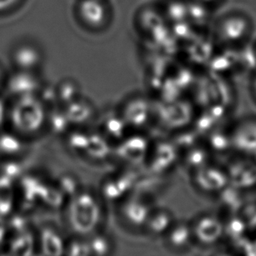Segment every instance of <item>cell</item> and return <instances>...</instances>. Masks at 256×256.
Masks as SVG:
<instances>
[{
  "label": "cell",
  "instance_id": "1",
  "mask_svg": "<svg viewBox=\"0 0 256 256\" xmlns=\"http://www.w3.org/2000/svg\"><path fill=\"white\" fill-rule=\"evenodd\" d=\"M101 196L81 187L64 205L65 219L74 235L87 237L100 229L103 220Z\"/></svg>",
  "mask_w": 256,
  "mask_h": 256
},
{
  "label": "cell",
  "instance_id": "2",
  "mask_svg": "<svg viewBox=\"0 0 256 256\" xmlns=\"http://www.w3.org/2000/svg\"><path fill=\"white\" fill-rule=\"evenodd\" d=\"M47 111L38 94H31L14 97L7 116L13 131L28 138L36 136L46 127Z\"/></svg>",
  "mask_w": 256,
  "mask_h": 256
},
{
  "label": "cell",
  "instance_id": "3",
  "mask_svg": "<svg viewBox=\"0 0 256 256\" xmlns=\"http://www.w3.org/2000/svg\"><path fill=\"white\" fill-rule=\"evenodd\" d=\"M254 29L252 19L242 11L223 14L214 26L215 41L226 48H236L251 38Z\"/></svg>",
  "mask_w": 256,
  "mask_h": 256
},
{
  "label": "cell",
  "instance_id": "4",
  "mask_svg": "<svg viewBox=\"0 0 256 256\" xmlns=\"http://www.w3.org/2000/svg\"><path fill=\"white\" fill-rule=\"evenodd\" d=\"M74 9L78 22L90 31H101L109 25L112 10L107 0H77Z\"/></svg>",
  "mask_w": 256,
  "mask_h": 256
},
{
  "label": "cell",
  "instance_id": "5",
  "mask_svg": "<svg viewBox=\"0 0 256 256\" xmlns=\"http://www.w3.org/2000/svg\"><path fill=\"white\" fill-rule=\"evenodd\" d=\"M151 143L141 134H127L113 146L115 158L126 165H139L146 161Z\"/></svg>",
  "mask_w": 256,
  "mask_h": 256
},
{
  "label": "cell",
  "instance_id": "6",
  "mask_svg": "<svg viewBox=\"0 0 256 256\" xmlns=\"http://www.w3.org/2000/svg\"><path fill=\"white\" fill-rule=\"evenodd\" d=\"M153 208L150 200L139 193H129L119 204V217L128 227L142 229Z\"/></svg>",
  "mask_w": 256,
  "mask_h": 256
},
{
  "label": "cell",
  "instance_id": "7",
  "mask_svg": "<svg viewBox=\"0 0 256 256\" xmlns=\"http://www.w3.org/2000/svg\"><path fill=\"white\" fill-rule=\"evenodd\" d=\"M194 242L201 246H211L219 242L224 235L223 219L213 213H201L192 221Z\"/></svg>",
  "mask_w": 256,
  "mask_h": 256
},
{
  "label": "cell",
  "instance_id": "8",
  "mask_svg": "<svg viewBox=\"0 0 256 256\" xmlns=\"http://www.w3.org/2000/svg\"><path fill=\"white\" fill-rule=\"evenodd\" d=\"M232 148L237 154L252 156L256 152V117L247 116L228 129Z\"/></svg>",
  "mask_w": 256,
  "mask_h": 256
},
{
  "label": "cell",
  "instance_id": "9",
  "mask_svg": "<svg viewBox=\"0 0 256 256\" xmlns=\"http://www.w3.org/2000/svg\"><path fill=\"white\" fill-rule=\"evenodd\" d=\"M180 152L172 140H160L151 144L146 163L149 170L160 175L170 171L177 163Z\"/></svg>",
  "mask_w": 256,
  "mask_h": 256
},
{
  "label": "cell",
  "instance_id": "10",
  "mask_svg": "<svg viewBox=\"0 0 256 256\" xmlns=\"http://www.w3.org/2000/svg\"><path fill=\"white\" fill-rule=\"evenodd\" d=\"M238 155L225 168L229 184L241 191L251 189L256 185V162L252 156Z\"/></svg>",
  "mask_w": 256,
  "mask_h": 256
},
{
  "label": "cell",
  "instance_id": "11",
  "mask_svg": "<svg viewBox=\"0 0 256 256\" xmlns=\"http://www.w3.org/2000/svg\"><path fill=\"white\" fill-rule=\"evenodd\" d=\"M191 175L193 185L204 194H217L229 184L225 169L211 163L194 170Z\"/></svg>",
  "mask_w": 256,
  "mask_h": 256
},
{
  "label": "cell",
  "instance_id": "12",
  "mask_svg": "<svg viewBox=\"0 0 256 256\" xmlns=\"http://www.w3.org/2000/svg\"><path fill=\"white\" fill-rule=\"evenodd\" d=\"M11 62L14 69L39 72L44 61L42 49L32 41L17 43L11 51Z\"/></svg>",
  "mask_w": 256,
  "mask_h": 256
},
{
  "label": "cell",
  "instance_id": "13",
  "mask_svg": "<svg viewBox=\"0 0 256 256\" xmlns=\"http://www.w3.org/2000/svg\"><path fill=\"white\" fill-rule=\"evenodd\" d=\"M44 83L39 72L17 69H15L5 81L6 90L13 98L23 95L38 94Z\"/></svg>",
  "mask_w": 256,
  "mask_h": 256
},
{
  "label": "cell",
  "instance_id": "14",
  "mask_svg": "<svg viewBox=\"0 0 256 256\" xmlns=\"http://www.w3.org/2000/svg\"><path fill=\"white\" fill-rule=\"evenodd\" d=\"M152 106L143 96H133L123 104L120 114L129 128H141L146 125L152 116Z\"/></svg>",
  "mask_w": 256,
  "mask_h": 256
},
{
  "label": "cell",
  "instance_id": "15",
  "mask_svg": "<svg viewBox=\"0 0 256 256\" xmlns=\"http://www.w3.org/2000/svg\"><path fill=\"white\" fill-rule=\"evenodd\" d=\"M193 107L187 101H175L166 103L160 110V121L170 129H183L193 119Z\"/></svg>",
  "mask_w": 256,
  "mask_h": 256
},
{
  "label": "cell",
  "instance_id": "16",
  "mask_svg": "<svg viewBox=\"0 0 256 256\" xmlns=\"http://www.w3.org/2000/svg\"><path fill=\"white\" fill-rule=\"evenodd\" d=\"M128 172L109 175L101 184L100 196L107 201H121L133 189L135 179Z\"/></svg>",
  "mask_w": 256,
  "mask_h": 256
},
{
  "label": "cell",
  "instance_id": "17",
  "mask_svg": "<svg viewBox=\"0 0 256 256\" xmlns=\"http://www.w3.org/2000/svg\"><path fill=\"white\" fill-rule=\"evenodd\" d=\"M37 248L46 256H59L65 252L66 240L61 231L54 224H44L38 231Z\"/></svg>",
  "mask_w": 256,
  "mask_h": 256
},
{
  "label": "cell",
  "instance_id": "18",
  "mask_svg": "<svg viewBox=\"0 0 256 256\" xmlns=\"http://www.w3.org/2000/svg\"><path fill=\"white\" fill-rule=\"evenodd\" d=\"M163 237L166 246L171 250L182 251L188 248L194 242L191 221L175 219Z\"/></svg>",
  "mask_w": 256,
  "mask_h": 256
},
{
  "label": "cell",
  "instance_id": "19",
  "mask_svg": "<svg viewBox=\"0 0 256 256\" xmlns=\"http://www.w3.org/2000/svg\"><path fill=\"white\" fill-rule=\"evenodd\" d=\"M11 237H7V244L10 254L14 255H33L37 248V235L31 227L10 232Z\"/></svg>",
  "mask_w": 256,
  "mask_h": 256
},
{
  "label": "cell",
  "instance_id": "20",
  "mask_svg": "<svg viewBox=\"0 0 256 256\" xmlns=\"http://www.w3.org/2000/svg\"><path fill=\"white\" fill-rule=\"evenodd\" d=\"M70 121L75 126H83L93 118L95 109L93 104L86 98L80 96L61 106Z\"/></svg>",
  "mask_w": 256,
  "mask_h": 256
},
{
  "label": "cell",
  "instance_id": "21",
  "mask_svg": "<svg viewBox=\"0 0 256 256\" xmlns=\"http://www.w3.org/2000/svg\"><path fill=\"white\" fill-rule=\"evenodd\" d=\"M112 155V143L98 130L89 131L88 142L83 156L93 162H101L105 161Z\"/></svg>",
  "mask_w": 256,
  "mask_h": 256
},
{
  "label": "cell",
  "instance_id": "22",
  "mask_svg": "<svg viewBox=\"0 0 256 256\" xmlns=\"http://www.w3.org/2000/svg\"><path fill=\"white\" fill-rule=\"evenodd\" d=\"M175 218L172 212L164 207H153L143 230L151 237H163Z\"/></svg>",
  "mask_w": 256,
  "mask_h": 256
},
{
  "label": "cell",
  "instance_id": "23",
  "mask_svg": "<svg viewBox=\"0 0 256 256\" xmlns=\"http://www.w3.org/2000/svg\"><path fill=\"white\" fill-rule=\"evenodd\" d=\"M45 179L34 174H24L17 180L22 203L31 206L40 202Z\"/></svg>",
  "mask_w": 256,
  "mask_h": 256
},
{
  "label": "cell",
  "instance_id": "24",
  "mask_svg": "<svg viewBox=\"0 0 256 256\" xmlns=\"http://www.w3.org/2000/svg\"><path fill=\"white\" fill-rule=\"evenodd\" d=\"M128 124L120 113H110L105 115L101 120L98 131L102 133L111 143H117L128 134Z\"/></svg>",
  "mask_w": 256,
  "mask_h": 256
},
{
  "label": "cell",
  "instance_id": "25",
  "mask_svg": "<svg viewBox=\"0 0 256 256\" xmlns=\"http://www.w3.org/2000/svg\"><path fill=\"white\" fill-rule=\"evenodd\" d=\"M28 150V145L25 137L13 132L0 133V156L8 159H17L25 154Z\"/></svg>",
  "mask_w": 256,
  "mask_h": 256
},
{
  "label": "cell",
  "instance_id": "26",
  "mask_svg": "<svg viewBox=\"0 0 256 256\" xmlns=\"http://www.w3.org/2000/svg\"><path fill=\"white\" fill-rule=\"evenodd\" d=\"M66 201L67 197L60 189L57 181L46 180L40 197V202L50 209H58L59 207L64 206Z\"/></svg>",
  "mask_w": 256,
  "mask_h": 256
},
{
  "label": "cell",
  "instance_id": "27",
  "mask_svg": "<svg viewBox=\"0 0 256 256\" xmlns=\"http://www.w3.org/2000/svg\"><path fill=\"white\" fill-rule=\"evenodd\" d=\"M90 254L94 256L110 255L114 251V241L105 232L97 230L87 236Z\"/></svg>",
  "mask_w": 256,
  "mask_h": 256
},
{
  "label": "cell",
  "instance_id": "28",
  "mask_svg": "<svg viewBox=\"0 0 256 256\" xmlns=\"http://www.w3.org/2000/svg\"><path fill=\"white\" fill-rule=\"evenodd\" d=\"M46 127L57 135H65L72 127L63 108L60 105L48 108Z\"/></svg>",
  "mask_w": 256,
  "mask_h": 256
},
{
  "label": "cell",
  "instance_id": "29",
  "mask_svg": "<svg viewBox=\"0 0 256 256\" xmlns=\"http://www.w3.org/2000/svg\"><path fill=\"white\" fill-rule=\"evenodd\" d=\"M88 130H85L82 126L71 127L64 135V141L67 149L77 155L83 156L85 148L88 142Z\"/></svg>",
  "mask_w": 256,
  "mask_h": 256
},
{
  "label": "cell",
  "instance_id": "30",
  "mask_svg": "<svg viewBox=\"0 0 256 256\" xmlns=\"http://www.w3.org/2000/svg\"><path fill=\"white\" fill-rule=\"evenodd\" d=\"M209 157H210L209 149L206 146L204 147L199 144H196L186 149L184 157L182 158V162L186 167V169L193 172L194 170L209 163Z\"/></svg>",
  "mask_w": 256,
  "mask_h": 256
},
{
  "label": "cell",
  "instance_id": "31",
  "mask_svg": "<svg viewBox=\"0 0 256 256\" xmlns=\"http://www.w3.org/2000/svg\"><path fill=\"white\" fill-rule=\"evenodd\" d=\"M210 153H216L220 155H225L233 151L232 142L229 130H213L209 133L208 144L206 146Z\"/></svg>",
  "mask_w": 256,
  "mask_h": 256
},
{
  "label": "cell",
  "instance_id": "32",
  "mask_svg": "<svg viewBox=\"0 0 256 256\" xmlns=\"http://www.w3.org/2000/svg\"><path fill=\"white\" fill-rule=\"evenodd\" d=\"M56 94L60 106L81 96V87L78 82L72 78L62 79L56 85Z\"/></svg>",
  "mask_w": 256,
  "mask_h": 256
},
{
  "label": "cell",
  "instance_id": "33",
  "mask_svg": "<svg viewBox=\"0 0 256 256\" xmlns=\"http://www.w3.org/2000/svg\"><path fill=\"white\" fill-rule=\"evenodd\" d=\"M223 238H228L229 241L243 237L248 229L245 221L237 213L228 215V217L223 221Z\"/></svg>",
  "mask_w": 256,
  "mask_h": 256
},
{
  "label": "cell",
  "instance_id": "34",
  "mask_svg": "<svg viewBox=\"0 0 256 256\" xmlns=\"http://www.w3.org/2000/svg\"><path fill=\"white\" fill-rule=\"evenodd\" d=\"M64 254L70 256H88L90 254L87 237L74 235L69 240H66Z\"/></svg>",
  "mask_w": 256,
  "mask_h": 256
},
{
  "label": "cell",
  "instance_id": "35",
  "mask_svg": "<svg viewBox=\"0 0 256 256\" xmlns=\"http://www.w3.org/2000/svg\"><path fill=\"white\" fill-rule=\"evenodd\" d=\"M56 181L67 199L74 195L82 187L79 183L78 178L71 173H65L60 175V177Z\"/></svg>",
  "mask_w": 256,
  "mask_h": 256
},
{
  "label": "cell",
  "instance_id": "36",
  "mask_svg": "<svg viewBox=\"0 0 256 256\" xmlns=\"http://www.w3.org/2000/svg\"><path fill=\"white\" fill-rule=\"evenodd\" d=\"M23 0H0V15L7 14L17 8Z\"/></svg>",
  "mask_w": 256,
  "mask_h": 256
},
{
  "label": "cell",
  "instance_id": "37",
  "mask_svg": "<svg viewBox=\"0 0 256 256\" xmlns=\"http://www.w3.org/2000/svg\"><path fill=\"white\" fill-rule=\"evenodd\" d=\"M249 93L252 101L256 105V70L249 75Z\"/></svg>",
  "mask_w": 256,
  "mask_h": 256
},
{
  "label": "cell",
  "instance_id": "38",
  "mask_svg": "<svg viewBox=\"0 0 256 256\" xmlns=\"http://www.w3.org/2000/svg\"><path fill=\"white\" fill-rule=\"evenodd\" d=\"M8 237V227L7 222H5L4 217L0 216V248L4 246Z\"/></svg>",
  "mask_w": 256,
  "mask_h": 256
},
{
  "label": "cell",
  "instance_id": "39",
  "mask_svg": "<svg viewBox=\"0 0 256 256\" xmlns=\"http://www.w3.org/2000/svg\"><path fill=\"white\" fill-rule=\"evenodd\" d=\"M6 116H7V108H6L3 100L0 98V127L2 126L3 122L5 121Z\"/></svg>",
  "mask_w": 256,
  "mask_h": 256
},
{
  "label": "cell",
  "instance_id": "40",
  "mask_svg": "<svg viewBox=\"0 0 256 256\" xmlns=\"http://www.w3.org/2000/svg\"><path fill=\"white\" fill-rule=\"evenodd\" d=\"M4 82V74H3V70L2 67L0 66V85Z\"/></svg>",
  "mask_w": 256,
  "mask_h": 256
},
{
  "label": "cell",
  "instance_id": "41",
  "mask_svg": "<svg viewBox=\"0 0 256 256\" xmlns=\"http://www.w3.org/2000/svg\"><path fill=\"white\" fill-rule=\"evenodd\" d=\"M198 1H200L201 3H205V4H209V3H211L212 1L214 2V1H219V0H198Z\"/></svg>",
  "mask_w": 256,
  "mask_h": 256
},
{
  "label": "cell",
  "instance_id": "42",
  "mask_svg": "<svg viewBox=\"0 0 256 256\" xmlns=\"http://www.w3.org/2000/svg\"><path fill=\"white\" fill-rule=\"evenodd\" d=\"M252 157H253V159H254V160H255V162H256V152L252 155Z\"/></svg>",
  "mask_w": 256,
  "mask_h": 256
},
{
  "label": "cell",
  "instance_id": "43",
  "mask_svg": "<svg viewBox=\"0 0 256 256\" xmlns=\"http://www.w3.org/2000/svg\"><path fill=\"white\" fill-rule=\"evenodd\" d=\"M253 46H254V49H255V53H256V42L253 43Z\"/></svg>",
  "mask_w": 256,
  "mask_h": 256
}]
</instances>
